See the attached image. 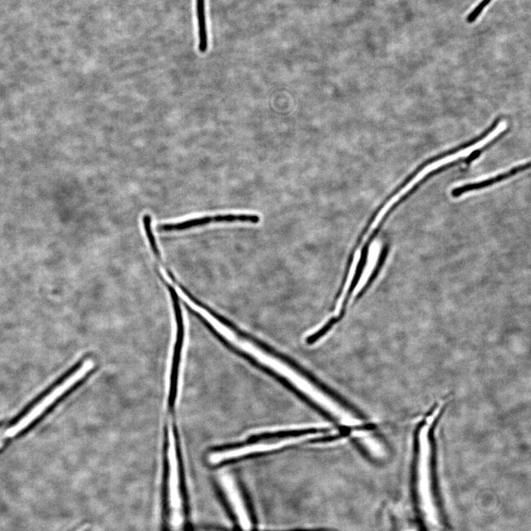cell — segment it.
Returning a JSON list of instances; mask_svg holds the SVG:
<instances>
[{
    "label": "cell",
    "mask_w": 531,
    "mask_h": 531,
    "mask_svg": "<svg viewBox=\"0 0 531 531\" xmlns=\"http://www.w3.org/2000/svg\"><path fill=\"white\" fill-rule=\"evenodd\" d=\"M168 525L170 531H185L184 504L181 491L180 475L176 449L174 432L172 425L168 426Z\"/></svg>",
    "instance_id": "cell-1"
},
{
    "label": "cell",
    "mask_w": 531,
    "mask_h": 531,
    "mask_svg": "<svg viewBox=\"0 0 531 531\" xmlns=\"http://www.w3.org/2000/svg\"><path fill=\"white\" fill-rule=\"evenodd\" d=\"M94 363L92 360L84 361L82 366L72 374L64 382L58 386L49 395L44 398V400L33 408L31 411L23 417L14 427H10L3 434V438H12L16 436L23 430L27 428L33 422L38 419L47 408H49L60 397L70 389L74 386L93 368Z\"/></svg>",
    "instance_id": "cell-2"
},
{
    "label": "cell",
    "mask_w": 531,
    "mask_h": 531,
    "mask_svg": "<svg viewBox=\"0 0 531 531\" xmlns=\"http://www.w3.org/2000/svg\"><path fill=\"white\" fill-rule=\"evenodd\" d=\"M220 482L240 527L245 531H250L252 528L251 518L243 493L234 476L227 473H222Z\"/></svg>",
    "instance_id": "cell-3"
},
{
    "label": "cell",
    "mask_w": 531,
    "mask_h": 531,
    "mask_svg": "<svg viewBox=\"0 0 531 531\" xmlns=\"http://www.w3.org/2000/svg\"><path fill=\"white\" fill-rule=\"evenodd\" d=\"M243 222L257 224L260 222L257 215L247 214H224L204 216L201 218L193 219L184 222L172 224H163L156 229L160 232L183 231L188 229L202 227L211 223Z\"/></svg>",
    "instance_id": "cell-4"
},
{
    "label": "cell",
    "mask_w": 531,
    "mask_h": 531,
    "mask_svg": "<svg viewBox=\"0 0 531 531\" xmlns=\"http://www.w3.org/2000/svg\"><path fill=\"white\" fill-rule=\"evenodd\" d=\"M529 168H530V163H528L525 165L523 164V165H518L511 169L510 171L499 174L496 177H493L492 178H490L486 180L480 181V182H478V183L467 184L463 186L456 188L453 189L452 191V197L453 198L460 197L464 194H466V193L475 191V190H480L482 188L491 186L494 184L501 182V181L505 180L513 176H515L516 174L520 172H524L525 169L526 170V169H528Z\"/></svg>",
    "instance_id": "cell-5"
},
{
    "label": "cell",
    "mask_w": 531,
    "mask_h": 531,
    "mask_svg": "<svg viewBox=\"0 0 531 531\" xmlns=\"http://www.w3.org/2000/svg\"><path fill=\"white\" fill-rule=\"evenodd\" d=\"M322 430H320V429H305V430H287V431H280V432H265V433H261L258 434H255L254 436H252L250 440L253 442L258 441H262V440H268L271 439H289V438H297V437H304V436H311V434H315L316 433L322 432Z\"/></svg>",
    "instance_id": "cell-6"
},
{
    "label": "cell",
    "mask_w": 531,
    "mask_h": 531,
    "mask_svg": "<svg viewBox=\"0 0 531 531\" xmlns=\"http://www.w3.org/2000/svg\"><path fill=\"white\" fill-rule=\"evenodd\" d=\"M197 11L199 26V50L205 53L208 50V33L205 19L204 0H197Z\"/></svg>",
    "instance_id": "cell-7"
},
{
    "label": "cell",
    "mask_w": 531,
    "mask_h": 531,
    "mask_svg": "<svg viewBox=\"0 0 531 531\" xmlns=\"http://www.w3.org/2000/svg\"><path fill=\"white\" fill-rule=\"evenodd\" d=\"M389 251V245H384V247H383V249L382 250V252H381V254H380V256L375 269H374L372 275L370 276L369 279L368 280L365 286L363 288V289H361V292L358 294L356 298V300H358L361 297H363L365 295V293L368 291V289L370 287L371 284L374 282V281L377 279V277L383 267V265L386 261V259H387Z\"/></svg>",
    "instance_id": "cell-8"
},
{
    "label": "cell",
    "mask_w": 531,
    "mask_h": 531,
    "mask_svg": "<svg viewBox=\"0 0 531 531\" xmlns=\"http://www.w3.org/2000/svg\"><path fill=\"white\" fill-rule=\"evenodd\" d=\"M339 321L340 320L337 317L331 318L318 332L311 334L307 338V342L308 344L315 343L320 340L321 337L327 334L332 329L334 325Z\"/></svg>",
    "instance_id": "cell-9"
},
{
    "label": "cell",
    "mask_w": 531,
    "mask_h": 531,
    "mask_svg": "<svg viewBox=\"0 0 531 531\" xmlns=\"http://www.w3.org/2000/svg\"><path fill=\"white\" fill-rule=\"evenodd\" d=\"M491 1L492 0H482V1L473 10L472 13L467 17V22L468 23L474 22L480 15L482 10H484Z\"/></svg>",
    "instance_id": "cell-10"
}]
</instances>
